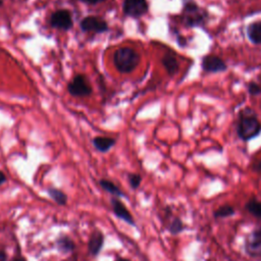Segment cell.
<instances>
[{
	"mask_svg": "<svg viewBox=\"0 0 261 261\" xmlns=\"http://www.w3.org/2000/svg\"><path fill=\"white\" fill-rule=\"evenodd\" d=\"M180 19L188 28H203L208 20V13L206 10L200 8L194 0H184Z\"/></svg>",
	"mask_w": 261,
	"mask_h": 261,
	"instance_id": "3",
	"label": "cell"
},
{
	"mask_svg": "<svg viewBox=\"0 0 261 261\" xmlns=\"http://www.w3.org/2000/svg\"><path fill=\"white\" fill-rule=\"evenodd\" d=\"M261 132V123L251 108L243 109L239 114L237 133L241 140L250 141L257 137Z\"/></svg>",
	"mask_w": 261,
	"mask_h": 261,
	"instance_id": "1",
	"label": "cell"
},
{
	"mask_svg": "<svg viewBox=\"0 0 261 261\" xmlns=\"http://www.w3.org/2000/svg\"><path fill=\"white\" fill-rule=\"evenodd\" d=\"M99 185H100V187L104 191H106L107 193L113 195L115 198L125 197V194L114 182H112L111 180H108V179H105V178H101L99 180Z\"/></svg>",
	"mask_w": 261,
	"mask_h": 261,
	"instance_id": "16",
	"label": "cell"
},
{
	"mask_svg": "<svg viewBox=\"0 0 261 261\" xmlns=\"http://www.w3.org/2000/svg\"><path fill=\"white\" fill-rule=\"evenodd\" d=\"M162 65L164 66L165 70L169 75H174L178 71V62L176 58L172 54H165L161 59Z\"/></svg>",
	"mask_w": 261,
	"mask_h": 261,
	"instance_id": "15",
	"label": "cell"
},
{
	"mask_svg": "<svg viewBox=\"0 0 261 261\" xmlns=\"http://www.w3.org/2000/svg\"><path fill=\"white\" fill-rule=\"evenodd\" d=\"M6 259H7V254L4 251L0 250V261H6Z\"/></svg>",
	"mask_w": 261,
	"mask_h": 261,
	"instance_id": "25",
	"label": "cell"
},
{
	"mask_svg": "<svg viewBox=\"0 0 261 261\" xmlns=\"http://www.w3.org/2000/svg\"><path fill=\"white\" fill-rule=\"evenodd\" d=\"M50 24L54 29L61 31H69L73 27L72 16L67 9H58L50 16Z\"/></svg>",
	"mask_w": 261,
	"mask_h": 261,
	"instance_id": "6",
	"label": "cell"
},
{
	"mask_svg": "<svg viewBox=\"0 0 261 261\" xmlns=\"http://www.w3.org/2000/svg\"><path fill=\"white\" fill-rule=\"evenodd\" d=\"M80 27L84 32H92L96 34L108 31V23L104 19L92 15L84 17L80 22Z\"/></svg>",
	"mask_w": 261,
	"mask_h": 261,
	"instance_id": "8",
	"label": "cell"
},
{
	"mask_svg": "<svg viewBox=\"0 0 261 261\" xmlns=\"http://www.w3.org/2000/svg\"><path fill=\"white\" fill-rule=\"evenodd\" d=\"M185 228H186V225L184 224L182 220L180 218H178V217H173L169 221L168 226H167L168 231L171 234H173V236H176V234L182 232L185 230Z\"/></svg>",
	"mask_w": 261,
	"mask_h": 261,
	"instance_id": "19",
	"label": "cell"
},
{
	"mask_svg": "<svg viewBox=\"0 0 261 261\" xmlns=\"http://www.w3.org/2000/svg\"><path fill=\"white\" fill-rule=\"evenodd\" d=\"M46 192H47V194H48V196L53 200V201H55L58 205H60V206H64V205H66V203H67V196H66V194L64 193V192H62L61 190H58V189H56V188H48L47 190H46Z\"/></svg>",
	"mask_w": 261,
	"mask_h": 261,
	"instance_id": "17",
	"label": "cell"
},
{
	"mask_svg": "<svg viewBox=\"0 0 261 261\" xmlns=\"http://www.w3.org/2000/svg\"><path fill=\"white\" fill-rule=\"evenodd\" d=\"M246 209L249 213L254 215L255 217L261 219V201H258L255 198H251L245 205Z\"/></svg>",
	"mask_w": 261,
	"mask_h": 261,
	"instance_id": "18",
	"label": "cell"
},
{
	"mask_svg": "<svg viewBox=\"0 0 261 261\" xmlns=\"http://www.w3.org/2000/svg\"><path fill=\"white\" fill-rule=\"evenodd\" d=\"M245 252L252 258H261V226L255 228L245 238Z\"/></svg>",
	"mask_w": 261,
	"mask_h": 261,
	"instance_id": "4",
	"label": "cell"
},
{
	"mask_svg": "<svg viewBox=\"0 0 261 261\" xmlns=\"http://www.w3.org/2000/svg\"><path fill=\"white\" fill-rule=\"evenodd\" d=\"M254 169L257 170V171H261V161L257 162V163L254 165Z\"/></svg>",
	"mask_w": 261,
	"mask_h": 261,
	"instance_id": "26",
	"label": "cell"
},
{
	"mask_svg": "<svg viewBox=\"0 0 261 261\" xmlns=\"http://www.w3.org/2000/svg\"><path fill=\"white\" fill-rule=\"evenodd\" d=\"M201 66L204 71L213 72V73L224 71L227 68V65L220 57H218L216 55H212V54L206 55L202 58Z\"/></svg>",
	"mask_w": 261,
	"mask_h": 261,
	"instance_id": "9",
	"label": "cell"
},
{
	"mask_svg": "<svg viewBox=\"0 0 261 261\" xmlns=\"http://www.w3.org/2000/svg\"><path fill=\"white\" fill-rule=\"evenodd\" d=\"M236 214V210L232 206L230 205H223V206H220L219 208H217L213 215L215 218H225V217H229V216H232Z\"/></svg>",
	"mask_w": 261,
	"mask_h": 261,
	"instance_id": "20",
	"label": "cell"
},
{
	"mask_svg": "<svg viewBox=\"0 0 261 261\" xmlns=\"http://www.w3.org/2000/svg\"><path fill=\"white\" fill-rule=\"evenodd\" d=\"M103 244H104V234L103 232H101L98 229H95L89 239L88 242V250L90 252L91 255L93 256H97L101 249L103 248Z\"/></svg>",
	"mask_w": 261,
	"mask_h": 261,
	"instance_id": "11",
	"label": "cell"
},
{
	"mask_svg": "<svg viewBox=\"0 0 261 261\" xmlns=\"http://www.w3.org/2000/svg\"><path fill=\"white\" fill-rule=\"evenodd\" d=\"M149 5L147 0H123L122 11L129 17H141L147 13Z\"/></svg>",
	"mask_w": 261,
	"mask_h": 261,
	"instance_id": "7",
	"label": "cell"
},
{
	"mask_svg": "<svg viewBox=\"0 0 261 261\" xmlns=\"http://www.w3.org/2000/svg\"><path fill=\"white\" fill-rule=\"evenodd\" d=\"M67 91L74 97H86L92 94V87L88 82L87 76L84 74H77L67 85Z\"/></svg>",
	"mask_w": 261,
	"mask_h": 261,
	"instance_id": "5",
	"label": "cell"
},
{
	"mask_svg": "<svg viewBox=\"0 0 261 261\" xmlns=\"http://www.w3.org/2000/svg\"><path fill=\"white\" fill-rule=\"evenodd\" d=\"M248 92L252 96L260 95L261 94V87L258 84H256L254 82H251V83L248 84Z\"/></svg>",
	"mask_w": 261,
	"mask_h": 261,
	"instance_id": "22",
	"label": "cell"
},
{
	"mask_svg": "<svg viewBox=\"0 0 261 261\" xmlns=\"http://www.w3.org/2000/svg\"><path fill=\"white\" fill-rule=\"evenodd\" d=\"M56 247L60 253L68 254L75 249V244L68 236L63 234L56 240Z\"/></svg>",
	"mask_w": 261,
	"mask_h": 261,
	"instance_id": "14",
	"label": "cell"
},
{
	"mask_svg": "<svg viewBox=\"0 0 261 261\" xmlns=\"http://www.w3.org/2000/svg\"><path fill=\"white\" fill-rule=\"evenodd\" d=\"M6 180H7V177H6L5 173L0 170V186H2L4 182H6Z\"/></svg>",
	"mask_w": 261,
	"mask_h": 261,
	"instance_id": "24",
	"label": "cell"
},
{
	"mask_svg": "<svg viewBox=\"0 0 261 261\" xmlns=\"http://www.w3.org/2000/svg\"><path fill=\"white\" fill-rule=\"evenodd\" d=\"M11 261H27V259L24 257H22V256H18V257L13 258Z\"/></svg>",
	"mask_w": 261,
	"mask_h": 261,
	"instance_id": "27",
	"label": "cell"
},
{
	"mask_svg": "<svg viewBox=\"0 0 261 261\" xmlns=\"http://www.w3.org/2000/svg\"><path fill=\"white\" fill-rule=\"evenodd\" d=\"M140 60V54L132 47H120L113 55L115 68L121 73H129L134 71L139 65Z\"/></svg>",
	"mask_w": 261,
	"mask_h": 261,
	"instance_id": "2",
	"label": "cell"
},
{
	"mask_svg": "<svg viewBox=\"0 0 261 261\" xmlns=\"http://www.w3.org/2000/svg\"><path fill=\"white\" fill-rule=\"evenodd\" d=\"M247 36L253 44H261V20L252 22L247 27Z\"/></svg>",
	"mask_w": 261,
	"mask_h": 261,
	"instance_id": "13",
	"label": "cell"
},
{
	"mask_svg": "<svg viewBox=\"0 0 261 261\" xmlns=\"http://www.w3.org/2000/svg\"><path fill=\"white\" fill-rule=\"evenodd\" d=\"M93 145L99 152H108L116 143V140L111 137H95L93 139Z\"/></svg>",
	"mask_w": 261,
	"mask_h": 261,
	"instance_id": "12",
	"label": "cell"
},
{
	"mask_svg": "<svg viewBox=\"0 0 261 261\" xmlns=\"http://www.w3.org/2000/svg\"><path fill=\"white\" fill-rule=\"evenodd\" d=\"M114 261H130V260H128V259H126V258H121V257H119V258H116Z\"/></svg>",
	"mask_w": 261,
	"mask_h": 261,
	"instance_id": "28",
	"label": "cell"
},
{
	"mask_svg": "<svg viewBox=\"0 0 261 261\" xmlns=\"http://www.w3.org/2000/svg\"><path fill=\"white\" fill-rule=\"evenodd\" d=\"M127 179L129 182V186L133 190H136L140 187L142 182V176L139 173H128L127 174Z\"/></svg>",
	"mask_w": 261,
	"mask_h": 261,
	"instance_id": "21",
	"label": "cell"
},
{
	"mask_svg": "<svg viewBox=\"0 0 261 261\" xmlns=\"http://www.w3.org/2000/svg\"><path fill=\"white\" fill-rule=\"evenodd\" d=\"M80 2H83L85 4H88V5H96L98 3H101V2H104L106 0H79Z\"/></svg>",
	"mask_w": 261,
	"mask_h": 261,
	"instance_id": "23",
	"label": "cell"
},
{
	"mask_svg": "<svg viewBox=\"0 0 261 261\" xmlns=\"http://www.w3.org/2000/svg\"><path fill=\"white\" fill-rule=\"evenodd\" d=\"M110 204H111L113 213L115 214L116 217H118L119 219L123 220L124 222H126L127 224H129L132 226H136V221H135L133 215L130 214L128 209L124 206V204L118 198H115V197L111 198Z\"/></svg>",
	"mask_w": 261,
	"mask_h": 261,
	"instance_id": "10",
	"label": "cell"
},
{
	"mask_svg": "<svg viewBox=\"0 0 261 261\" xmlns=\"http://www.w3.org/2000/svg\"><path fill=\"white\" fill-rule=\"evenodd\" d=\"M3 5V0H0V7Z\"/></svg>",
	"mask_w": 261,
	"mask_h": 261,
	"instance_id": "29",
	"label": "cell"
}]
</instances>
